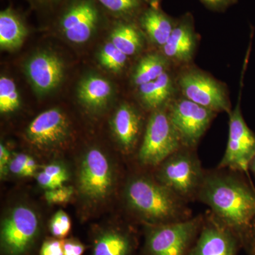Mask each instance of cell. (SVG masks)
<instances>
[{
  "mask_svg": "<svg viewBox=\"0 0 255 255\" xmlns=\"http://www.w3.org/2000/svg\"><path fill=\"white\" fill-rule=\"evenodd\" d=\"M235 171H206L197 200L242 238L255 218V189Z\"/></svg>",
  "mask_w": 255,
  "mask_h": 255,
  "instance_id": "cell-1",
  "label": "cell"
},
{
  "mask_svg": "<svg viewBox=\"0 0 255 255\" xmlns=\"http://www.w3.org/2000/svg\"><path fill=\"white\" fill-rule=\"evenodd\" d=\"M123 197L129 212L145 226L181 222L192 218L188 203L157 182L153 175L130 176L124 186Z\"/></svg>",
  "mask_w": 255,
  "mask_h": 255,
  "instance_id": "cell-2",
  "label": "cell"
},
{
  "mask_svg": "<svg viewBox=\"0 0 255 255\" xmlns=\"http://www.w3.org/2000/svg\"><path fill=\"white\" fill-rule=\"evenodd\" d=\"M117 182V171L107 153L97 147L85 151L79 162L76 191L82 204L95 209L113 195Z\"/></svg>",
  "mask_w": 255,
  "mask_h": 255,
  "instance_id": "cell-3",
  "label": "cell"
},
{
  "mask_svg": "<svg viewBox=\"0 0 255 255\" xmlns=\"http://www.w3.org/2000/svg\"><path fill=\"white\" fill-rule=\"evenodd\" d=\"M155 169L152 175L156 180L178 197L187 203L197 200L206 171L195 149L181 147Z\"/></svg>",
  "mask_w": 255,
  "mask_h": 255,
  "instance_id": "cell-4",
  "label": "cell"
},
{
  "mask_svg": "<svg viewBox=\"0 0 255 255\" xmlns=\"http://www.w3.org/2000/svg\"><path fill=\"white\" fill-rule=\"evenodd\" d=\"M204 215L181 222L145 226L142 255H189L200 232Z\"/></svg>",
  "mask_w": 255,
  "mask_h": 255,
  "instance_id": "cell-5",
  "label": "cell"
},
{
  "mask_svg": "<svg viewBox=\"0 0 255 255\" xmlns=\"http://www.w3.org/2000/svg\"><path fill=\"white\" fill-rule=\"evenodd\" d=\"M167 106L152 111L147 121L137 152V161L143 167L155 168L183 147L179 132L169 117Z\"/></svg>",
  "mask_w": 255,
  "mask_h": 255,
  "instance_id": "cell-6",
  "label": "cell"
},
{
  "mask_svg": "<svg viewBox=\"0 0 255 255\" xmlns=\"http://www.w3.org/2000/svg\"><path fill=\"white\" fill-rule=\"evenodd\" d=\"M39 216L31 206L18 204L9 209L1 223V255H28L41 235Z\"/></svg>",
  "mask_w": 255,
  "mask_h": 255,
  "instance_id": "cell-7",
  "label": "cell"
},
{
  "mask_svg": "<svg viewBox=\"0 0 255 255\" xmlns=\"http://www.w3.org/2000/svg\"><path fill=\"white\" fill-rule=\"evenodd\" d=\"M229 115L227 147L217 168L248 172L255 157V134L243 118L240 100Z\"/></svg>",
  "mask_w": 255,
  "mask_h": 255,
  "instance_id": "cell-8",
  "label": "cell"
},
{
  "mask_svg": "<svg viewBox=\"0 0 255 255\" xmlns=\"http://www.w3.org/2000/svg\"><path fill=\"white\" fill-rule=\"evenodd\" d=\"M177 85L184 98L216 113H231V103L224 85L208 74L189 69L180 74Z\"/></svg>",
  "mask_w": 255,
  "mask_h": 255,
  "instance_id": "cell-9",
  "label": "cell"
},
{
  "mask_svg": "<svg viewBox=\"0 0 255 255\" xmlns=\"http://www.w3.org/2000/svg\"><path fill=\"white\" fill-rule=\"evenodd\" d=\"M167 108L183 147L191 149H196L217 114L184 97L169 102Z\"/></svg>",
  "mask_w": 255,
  "mask_h": 255,
  "instance_id": "cell-10",
  "label": "cell"
},
{
  "mask_svg": "<svg viewBox=\"0 0 255 255\" xmlns=\"http://www.w3.org/2000/svg\"><path fill=\"white\" fill-rule=\"evenodd\" d=\"M70 122L66 114L53 108L42 112L26 129L27 141L37 150L51 152L64 147L70 137Z\"/></svg>",
  "mask_w": 255,
  "mask_h": 255,
  "instance_id": "cell-11",
  "label": "cell"
},
{
  "mask_svg": "<svg viewBox=\"0 0 255 255\" xmlns=\"http://www.w3.org/2000/svg\"><path fill=\"white\" fill-rule=\"evenodd\" d=\"M241 248V237L209 211L189 255H238Z\"/></svg>",
  "mask_w": 255,
  "mask_h": 255,
  "instance_id": "cell-12",
  "label": "cell"
},
{
  "mask_svg": "<svg viewBox=\"0 0 255 255\" xmlns=\"http://www.w3.org/2000/svg\"><path fill=\"white\" fill-rule=\"evenodd\" d=\"M100 21V11L94 0H75L62 14L59 27L69 41L82 44L92 38Z\"/></svg>",
  "mask_w": 255,
  "mask_h": 255,
  "instance_id": "cell-13",
  "label": "cell"
},
{
  "mask_svg": "<svg viewBox=\"0 0 255 255\" xmlns=\"http://www.w3.org/2000/svg\"><path fill=\"white\" fill-rule=\"evenodd\" d=\"M26 76L38 95L55 90L64 75L63 61L54 53L40 52L31 57L25 65Z\"/></svg>",
  "mask_w": 255,
  "mask_h": 255,
  "instance_id": "cell-14",
  "label": "cell"
},
{
  "mask_svg": "<svg viewBox=\"0 0 255 255\" xmlns=\"http://www.w3.org/2000/svg\"><path fill=\"white\" fill-rule=\"evenodd\" d=\"M92 242L91 255H135L137 246L133 230L115 225L96 230Z\"/></svg>",
  "mask_w": 255,
  "mask_h": 255,
  "instance_id": "cell-15",
  "label": "cell"
},
{
  "mask_svg": "<svg viewBox=\"0 0 255 255\" xmlns=\"http://www.w3.org/2000/svg\"><path fill=\"white\" fill-rule=\"evenodd\" d=\"M142 127L141 115L132 106L123 104L114 112L112 119V132L124 154L130 155L135 150Z\"/></svg>",
  "mask_w": 255,
  "mask_h": 255,
  "instance_id": "cell-16",
  "label": "cell"
},
{
  "mask_svg": "<svg viewBox=\"0 0 255 255\" xmlns=\"http://www.w3.org/2000/svg\"><path fill=\"white\" fill-rule=\"evenodd\" d=\"M197 38L191 15L176 22L169 39L162 47V54L169 60L179 63L190 62L194 57Z\"/></svg>",
  "mask_w": 255,
  "mask_h": 255,
  "instance_id": "cell-17",
  "label": "cell"
},
{
  "mask_svg": "<svg viewBox=\"0 0 255 255\" xmlns=\"http://www.w3.org/2000/svg\"><path fill=\"white\" fill-rule=\"evenodd\" d=\"M113 95V88L108 80L98 75H90L79 84L78 97L84 107L98 112L105 109Z\"/></svg>",
  "mask_w": 255,
  "mask_h": 255,
  "instance_id": "cell-18",
  "label": "cell"
},
{
  "mask_svg": "<svg viewBox=\"0 0 255 255\" xmlns=\"http://www.w3.org/2000/svg\"><path fill=\"white\" fill-rule=\"evenodd\" d=\"M140 28L149 40L162 48L169 39L177 21L158 7L150 6L139 18Z\"/></svg>",
  "mask_w": 255,
  "mask_h": 255,
  "instance_id": "cell-19",
  "label": "cell"
},
{
  "mask_svg": "<svg viewBox=\"0 0 255 255\" xmlns=\"http://www.w3.org/2000/svg\"><path fill=\"white\" fill-rule=\"evenodd\" d=\"M27 35L26 26L14 10L6 8L0 13V46L15 50L22 45Z\"/></svg>",
  "mask_w": 255,
  "mask_h": 255,
  "instance_id": "cell-20",
  "label": "cell"
},
{
  "mask_svg": "<svg viewBox=\"0 0 255 255\" xmlns=\"http://www.w3.org/2000/svg\"><path fill=\"white\" fill-rule=\"evenodd\" d=\"M110 42L127 56L137 54L143 45L141 31L130 22L116 25L111 33Z\"/></svg>",
  "mask_w": 255,
  "mask_h": 255,
  "instance_id": "cell-21",
  "label": "cell"
},
{
  "mask_svg": "<svg viewBox=\"0 0 255 255\" xmlns=\"http://www.w3.org/2000/svg\"><path fill=\"white\" fill-rule=\"evenodd\" d=\"M169 60L162 53H153L145 55L137 64L132 75L136 86L153 82L167 71Z\"/></svg>",
  "mask_w": 255,
  "mask_h": 255,
  "instance_id": "cell-22",
  "label": "cell"
},
{
  "mask_svg": "<svg viewBox=\"0 0 255 255\" xmlns=\"http://www.w3.org/2000/svg\"><path fill=\"white\" fill-rule=\"evenodd\" d=\"M70 174L65 164L53 162L44 167L37 174V182L40 187L46 190L56 189L65 185L68 182Z\"/></svg>",
  "mask_w": 255,
  "mask_h": 255,
  "instance_id": "cell-23",
  "label": "cell"
},
{
  "mask_svg": "<svg viewBox=\"0 0 255 255\" xmlns=\"http://www.w3.org/2000/svg\"><path fill=\"white\" fill-rule=\"evenodd\" d=\"M21 105L16 84L8 77L0 78V112L9 114L16 112Z\"/></svg>",
  "mask_w": 255,
  "mask_h": 255,
  "instance_id": "cell-24",
  "label": "cell"
},
{
  "mask_svg": "<svg viewBox=\"0 0 255 255\" xmlns=\"http://www.w3.org/2000/svg\"><path fill=\"white\" fill-rule=\"evenodd\" d=\"M127 59V55L114 46L110 41L102 47L99 54V60L102 66L114 73H119L123 70Z\"/></svg>",
  "mask_w": 255,
  "mask_h": 255,
  "instance_id": "cell-25",
  "label": "cell"
},
{
  "mask_svg": "<svg viewBox=\"0 0 255 255\" xmlns=\"http://www.w3.org/2000/svg\"><path fill=\"white\" fill-rule=\"evenodd\" d=\"M112 14L123 18L135 16L141 9L143 0H97Z\"/></svg>",
  "mask_w": 255,
  "mask_h": 255,
  "instance_id": "cell-26",
  "label": "cell"
},
{
  "mask_svg": "<svg viewBox=\"0 0 255 255\" xmlns=\"http://www.w3.org/2000/svg\"><path fill=\"white\" fill-rule=\"evenodd\" d=\"M38 164L34 158L26 154H16L11 157L9 164V172L20 177L34 175Z\"/></svg>",
  "mask_w": 255,
  "mask_h": 255,
  "instance_id": "cell-27",
  "label": "cell"
},
{
  "mask_svg": "<svg viewBox=\"0 0 255 255\" xmlns=\"http://www.w3.org/2000/svg\"><path fill=\"white\" fill-rule=\"evenodd\" d=\"M156 110L168 105L173 95V80L168 72H165L155 80Z\"/></svg>",
  "mask_w": 255,
  "mask_h": 255,
  "instance_id": "cell-28",
  "label": "cell"
},
{
  "mask_svg": "<svg viewBox=\"0 0 255 255\" xmlns=\"http://www.w3.org/2000/svg\"><path fill=\"white\" fill-rule=\"evenodd\" d=\"M71 230V220L66 213L58 211L50 220L49 231L53 237L63 239Z\"/></svg>",
  "mask_w": 255,
  "mask_h": 255,
  "instance_id": "cell-29",
  "label": "cell"
},
{
  "mask_svg": "<svg viewBox=\"0 0 255 255\" xmlns=\"http://www.w3.org/2000/svg\"><path fill=\"white\" fill-rule=\"evenodd\" d=\"M75 189L71 186L63 185L45 192V199L49 204H64L69 202L75 194Z\"/></svg>",
  "mask_w": 255,
  "mask_h": 255,
  "instance_id": "cell-30",
  "label": "cell"
},
{
  "mask_svg": "<svg viewBox=\"0 0 255 255\" xmlns=\"http://www.w3.org/2000/svg\"><path fill=\"white\" fill-rule=\"evenodd\" d=\"M138 95L142 105L147 110H156L155 81L138 86Z\"/></svg>",
  "mask_w": 255,
  "mask_h": 255,
  "instance_id": "cell-31",
  "label": "cell"
},
{
  "mask_svg": "<svg viewBox=\"0 0 255 255\" xmlns=\"http://www.w3.org/2000/svg\"><path fill=\"white\" fill-rule=\"evenodd\" d=\"M63 245V239L48 238L42 244L39 255H64Z\"/></svg>",
  "mask_w": 255,
  "mask_h": 255,
  "instance_id": "cell-32",
  "label": "cell"
},
{
  "mask_svg": "<svg viewBox=\"0 0 255 255\" xmlns=\"http://www.w3.org/2000/svg\"><path fill=\"white\" fill-rule=\"evenodd\" d=\"M241 241L246 255H255V218L242 236Z\"/></svg>",
  "mask_w": 255,
  "mask_h": 255,
  "instance_id": "cell-33",
  "label": "cell"
},
{
  "mask_svg": "<svg viewBox=\"0 0 255 255\" xmlns=\"http://www.w3.org/2000/svg\"><path fill=\"white\" fill-rule=\"evenodd\" d=\"M85 249V245L75 238L64 241V255H83Z\"/></svg>",
  "mask_w": 255,
  "mask_h": 255,
  "instance_id": "cell-34",
  "label": "cell"
},
{
  "mask_svg": "<svg viewBox=\"0 0 255 255\" xmlns=\"http://www.w3.org/2000/svg\"><path fill=\"white\" fill-rule=\"evenodd\" d=\"M200 1L209 9L221 11L236 4L238 0H200Z\"/></svg>",
  "mask_w": 255,
  "mask_h": 255,
  "instance_id": "cell-35",
  "label": "cell"
},
{
  "mask_svg": "<svg viewBox=\"0 0 255 255\" xmlns=\"http://www.w3.org/2000/svg\"><path fill=\"white\" fill-rule=\"evenodd\" d=\"M11 154L3 143L0 145V173L4 177L9 172V164L11 159Z\"/></svg>",
  "mask_w": 255,
  "mask_h": 255,
  "instance_id": "cell-36",
  "label": "cell"
},
{
  "mask_svg": "<svg viewBox=\"0 0 255 255\" xmlns=\"http://www.w3.org/2000/svg\"><path fill=\"white\" fill-rule=\"evenodd\" d=\"M33 1L36 2L37 4L44 6V5L55 4V3L58 2L60 0H33Z\"/></svg>",
  "mask_w": 255,
  "mask_h": 255,
  "instance_id": "cell-37",
  "label": "cell"
},
{
  "mask_svg": "<svg viewBox=\"0 0 255 255\" xmlns=\"http://www.w3.org/2000/svg\"><path fill=\"white\" fill-rule=\"evenodd\" d=\"M249 170L253 174L255 178V157L251 161V164H250Z\"/></svg>",
  "mask_w": 255,
  "mask_h": 255,
  "instance_id": "cell-38",
  "label": "cell"
},
{
  "mask_svg": "<svg viewBox=\"0 0 255 255\" xmlns=\"http://www.w3.org/2000/svg\"><path fill=\"white\" fill-rule=\"evenodd\" d=\"M150 3L151 6L153 7H158V4L160 0H146Z\"/></svg>",
  "mask_w": 255,
  "mask_h": 255,
  "instance_id": "cell-39",
  "label": "cell"
}]
</instances>
